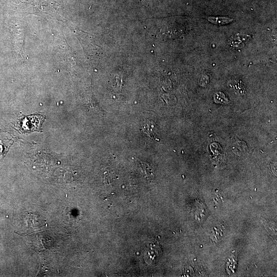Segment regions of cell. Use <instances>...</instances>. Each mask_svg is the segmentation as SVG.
Wrapping results in <instances>:
<instances>
[{"label":"cell","mask_w":277,"mask_h":277,"mask_svg":"<svg viewBox=\"0 0 277 277\" xmlns=\"http://www.w3.org/2000/svg\"><path fill=\"white\" fill-rule=\"evenodd\" d=\"M138 165L144 177L149 181L154 180V175L152 171L151 168L147 164L141 162L138 163Z\"/></svg>","instance_id":"obj_1"},{"label":"cell","mask_w":277,"mask_h":277,"mask_svg":"<svg viewBox=\"0 0 277 277\" xmlns=\"http://www.w3.org/2000/svg\"><path fill=\"white\" fill-rule=\"evenodd\" d=\"M207 19L209 22L210 23H212L215 25H224L226 24H228L232 21H233V19L231 18H229L227 17H214V16H210L207 18Z\"/></svg>","instance_id":"obj_2"},{"label":"cell","mask_w":277,"mask_h":277,"mask_svg":"<svg viewBox=\"0 0 277 277\" xmlns=\"http://www.w3.org/2000/svg\"><path fill=\"white\" fill-rule=\"evenodd\" d=\"M214 100L216 103H227L228 102L224 94L221 92H217L214 96Z\"/></svg>","instance_id":"obj_3"}]
</instances>
